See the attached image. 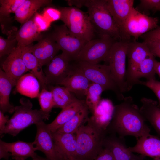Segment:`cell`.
<instances>
[{"mask_svg":"<svg viewBox=\"0 0 160 160\" xmlns=\"http://www.w3.org/2000/svg\"><path fill=\"white\" fill-rule=\"evenodd\" d=\"M145 121L132 97L128 96L115 106L113 118L107 130L121 137L131 136L137 139L150 134L151 129Z\"/></svg>","mask_w":160,"mask_h":160,"instance_id":"cell-1","label":"cell"},{"mask_svg":"<svg viewBox=\"0 0 160 160\" xmlns=\"http://www.w3.org/2000/svg\"><path fill=\"white\" fill-rule=\"evenodd\" d=\"M107 132V130L95 126L89 118L75 133L77 149L75 156L83 160H95L103 148Z\"/></svg>","mask_w":160,"mask_h":160,"instance_id":"cell-2","label":"cell"},{"mask_svg":"<svg viewBox=\"0 0 160 160\" xmlns=\"http://www.w3.org/2000/svg\"><path fill=\"white\" fill-rule=\"evenodd\" d=\"M85 6L95 32L100 36H109L122 39L121 34L108 9L107 0H86Z\"/></svg>","mask_w":160,"mask_h":160,"instance_id":"cell-3","label":"cell"},{"mask_svg":"<svg viewBox=\"0 0 160 160\" xmlns=\"http://www.w3.org/2000/svg\"><path fill=\"white\" fill-rule=\"evenodd\" d=\"M20 105L15 107L14 113L7 122L4 131L0 134H8L16 136L20 132L29 126L48 119L50 115L41 109H32L30 101L24 98L20 100Z\"/></svg>","mask_w":160,"mask_h":160,"instance_id":"cell-4","label":"cell"},{"mask_svg":"<svg viewBox=\"0 0 160 160\" xmlns=\"http://www.w3.org/2000/svg\"><path fill=\"white\" fill-rule=\"evenodd\" d=\"M59 9L60 20L73 35L87 42L93 39L95 32L87 12L73 6Z\"/></svg>","mask_w":160,"mask_h":160,"instance_id":"cell-5","label":"cell"},{"mask_svg":"<svg viewBox=\"0 0 160 160\" xmlns=\"http://www.w3.org/2000/svg\"><path fill=\"white\" fill-rule=\"evenodd\" d=\"M75 68L82 73L91 82L100 85L105 90H111L118 100L122 101L124 97L112 77L108 65L92 64L81 61H76Z\"/></svg>","mask_w":160,"mask_h":160,"instance_id":"cell-6","label":"cell"},{"mask_svg":"<svg viewBox=\"0 0 160 160\" xmlns=\"http://www.w3.org/2000/svg\"><path fill=\"white\" fill-rule=\"evenodd\" d=\"M129 40L116 41L113 44L106 61L112 78L121 92H128L126 81V59Z\"/></svg>","mask_w":160,"mask_h":160,"instance_id":"cell-7","label":"cell"},{"mask_svg":"<svg viewBox=\"0 0 160 160\" xmlns=\"http://www.w3.org/2000/svg\"><path fill=\"white\" fill-rule=\"evenodd\" d=\"M116 40L107 35L92 39L85 44L76 61H81L92 64L106 62L111 48Z\"/></svg>","mask_w":160,"mask_h":160,"instance_id":"cell-8","label":"cell"},{"mask_svg":"<svg viewBox=\"0 0 160 160\" xmlns=\"http://www.w3.org/2000/svg\"><path fill=\"white\" fill-rule=\"evenodd\" d=\"M158 19L142 13L133 8L125 22L123 34L124 40L131 36L136 41L142 35L156 28Z\"/></svg>","mask_w":160,"mask_h":160,"instance_id":"cell-9","label":"cell"},{"mask_svg":"<svg viewBox=\"0 0 160 160\" xmlns=\"http://www.w3.org/2000/svg\"><path fill=\"white\" fill-rule=\"evenodd\" d=\"M51 34L62 53L70 61L75 60L87 42L73 35L64 24L54 25Z\"/></svg>","mask_w":160,"mask_h":160,"instance_id":"cell-10","label":"cell"},{"mask_svg":"<svg viewBox=\"0 0 160 160\" xmlns=\"http://www.w3.org/2000/svg\"><path fill=\"white\" fill-rule=\"evenodd\" d=\"M152 55L146 42L130 41L127 51L128 64L126 74V81L128 91L134 85L135 72L140 64L147 57Z\"/></svg>","mask_w":160,"mask_h":160,"instance_id":"cell-11","label":"cell"},{"mask_svg":"<svg viewBox=\"0 0 160 160\" xmlns=\"http://www.w3.org/2000/svg\"><path fill=\"white\" fill-rule=\"evenodd\" d=\"M63 53L56 55L47 65L44 73L47 85H59L72 73L73 65Z\"/></svg>","mask_w":160,"mask_h":160,"instance_id":"cell-12","label":"cell"},{"mask_svg":"<svg viewBox=\"0 0 160 160\" xmlns=\"http://www.w3.org/2000/svg\"><path fill=\"white\" fill-rule=\"evenodd\" d=\"M28 47L42 67L48 65L60 50L51 33L43 35L37 44Z\"/></svg>","mask_w":160,"mask_h":160,"instance_id":"cell-13","label":"cell"},{"mask_svg":"<svg viewBox=\"0 0 160 160\" xmlns=\"http://www.w3.org/2000/svg\"><path fill=\"white\" fill-rule=\"evenodd\" d=\"M36 133L33 142L36 151L43 153L49 160H60L55 148L52 132L44 121L35 124Z\"/></svg>","mask_w":160,"mask_h":160,"instance_id":"cell-14","label":"cell"},{"mask_svg":"<svg viewBox=\"0 0 160 160\" xmlns=\"http://www.w3.org/2000/svg\"><path fill=\"white\" fill-rule=\"evenodd\" d=\"M103 148L111 151L115 160H143L145 156L141 155H135L130 152L126 145L124 138L117 137L113 133L109 136L106 135Z\"/></svg>","mask_w":160,"mask_h":160,"instance_id":"cell-15","label":"cell"},{"mask_svg":"<svg viewBox=\"0 0 160 160\" xmlns=\"http://www.w3.org/2000/svg\"><path fill=\"white\" fill-rule=\"evenodd\" d=\"M2 70L15 86L17 81L29 71L23 59L21 47H17L6 58L2 65Z\"/></svg>","mask_w":160,"mask_h":160,"instance_id":"cell-16","label":"cell"},{"mask_svg":"<svg viewBox=\"0 0 160 160\" xmlns=\"http://www.w3.org/2000/svg\"><path fill=\"white\" fill-rule=\"evenodd\" d=\"M56 151L60 160L75 156L77 149L75 133L52 132Z\"/></svg>","mask_w":160,"mask_h":160,"instance_id":"cell-17","label":"cell"},{"mask_svg":"<svg viewBox=\"0 0 160 160\" xmlns=\"http://www.w3.org/2000/svg\"><path fill=\"white\" fill-rule=\"evenodd\" d=\"M109 10L124 40L123 31L126 20L134 7L133 0H107Z\"/></svg>","mask_w":160,"mask_h":160,"instance_id":"cell-18","label":"cell"},{"mask_svg":"<svg viewBox=\"0 0 160 160\" xmlns=\"http://www.w3.org/2000/svg\"><path fill=\"white\" fill-rule=\"evenodd\" d=\"M137 140L134 146L128 148L130 152L160 160V138L150 134Z\"/></svg>","mask_w":160,"mask_h":160,"instance_id":"cell-19","label":"cell"},{"mask_svg":"<svg viewBox=\"0 0 160 160\" xmlns=\"http://www.w3.org/2000/svg\"><path fill=\"white\" fill-rule=\"evenodd\" d=\"M114 107L110 100L101 99L89 120L99 128L107 130L113 118Z\"/></svg>","mask_w":160,"mask_h":160,"instance_id":"cell-20","label":"cell"},{"mask_svg":"<svg viewBox=\"0 0 160 160\" xmlns=\"http://www.w3.org/2000/svg\"><path fill=\"white\" fill-rule=\"evenodd\" d=\"M73 65L71 73L59 84L64 86L79 98L85 96L91 82Z\"/></svg>","mask_w":160,"mask_h":160,"instance_id":"cell-21","label":"cell"},{"mask_svg":"<svg viewBox=\"0 0 160 160\" xmlns=\"http://www.w3.org/2000/svg\"><path fill=\"white\" fill-rule=\"evenodd\" d=\"M0 146L10 153L12 159L15 160H25L29 157L34 159L37 155L33 142H27L17 141L7 143L0 140Z\"/></svg>","mask_w":160,"mask_h":160,"instance_id":"cell-22","label":"cell"},{"mask_svg":"<svg viewBox=\"0 0 160 160\" xmlns=\"http://www.w3.org/2000/svg\"><path fill=\"white\" fill-rule=\"evenodd\" d=\"M86 105L85 100L76 98L70 105L62 109L55 119L50 123L47 124L51 132L53 133L70 120Z\"/></svg>","mask_w":160,"mask_h":160,"instance_id":"cell-23","label":"cell"},{"mask_svg":"<svg viewBox=\"0 0 160 160\" xmlns=\"http://www.w3.org/2000/svg\"><path fill=\"white\" fill-rule=\"evenodd\" d=\"M140 111L145 120L151 124L160 137V107L158 102L152 99L143 97Z\"/></svg>","mask_w":160,"mask_h":160,"instance_id":"cell-24","label":"cell"},{"mask_svg":"<svg viewBox=\"0 0 160 160\" xmlns=\"http://www.w3.org/2000/svg\"><path fill=\"white\" fill-rule=\"evenodd\" d=\"M43 34L38 32L33 20V15L23 24L16 33L15 37L18 45L25 47L34 41H39Z\"/></svg>","mask_w":160,"mask_h":160,"instance_id":"cell-25","label":"cell"},{"mask_svg":"<svg viewBox=\"0 0 160 160\" xmlns=\"http://www.w3.org/2000/svg\"><path fill=\"white\" fill-rule=\"evenodd\" d=\"M21 47L22 57L27 68L38 79L42 89H47L44 74L38 60L28 46Z\"/></svg>","mask_w":160,"mask_h":160,"instance_id":"cell-26","label":"cell"},{"mask_svg":"<svg viewBox=\"0 0 160 160\" xmlns=\"http://www.w3.org/2000/svg\"><path fill=\"white\" fill-rule=\"evenodd\" d=\"M15 90L18 92L31 98L38 97L41 87L37 78L28 73L22 76L17 81Z\"/></svg>","mask_w":160,"mask_h":160,"instance_id":"cell-27","label":"cell"},{"mask_svg":"<svg viewBox=\"0 0 160 160\" xmlns=\"http://www.w3.org/2000/svg\"><path fill=\"white\" fill-rule=\"evenodd\" d=\"M52 1L49 0H25L15 13V19L22 25L40 7L50 4Z\"/></svg>","mask_w":160,"mask_h":160,"instance_id":"cell-28","label":"cell"},{"mask_svg":"<svg viewBox=\"0 0 160 160\" xmlns=\"http://www.w3.org/2000/svg\"><path fill=\"white\" fill-rule=\"evenodd\" d=\"M15 86L2 69H0V109L3 113H12L15 107L9 102L12 88Z\"/></svg>","mask_w":160,"mask_h":160,"instance_id":"cell-29","label":"cell"},{"mask_svg":"<svg viewBox=\"0 0 160 160\" xmlns=\"http://www.w3.org/2000/svg\"><path fill=\"white\" fill-rule=\"evenodd\" d=\"M156 60L152 54L148 56L140 64L135 73L134 78V85L140 84L142 78H145L149 80L155 79V64Z\"/></svg>","mask_w":160,"mask_h":160,"instance_id":"cell-30","label":"cell"},{"mask_svg":"<svg viewBox=\"0 0 160 160\" xmlns=\"http://www.w3.org/2000/svg\"><path fill=\"white\" fill-rule=\"evenodd\" d=\"M52 87L50 91L53 95L54 108L63 109L70 105L77 98L64 86Z\"/></svg>","mask_w":160,"mask_h":160,"instance_id":"cell-31","label":"cell"},{"mask_svg":"<svg viewBox=\"0 0 160 160\" xmlns=\"http://www.w3.org/2000/svg\"><path fill=\"white\" fill-rule=\"evenodd\" d=\"M89 110L86 105L70 120L56 132L61 133H75L78 129L89 119Z\"/></svg>","mask_w":160,"mask_h":160,"instance_id":"cell-32","label":"cell"},{"mask_svg":"<svg viewBox=\"0 0 160 160\" xmlns=\"http://www.w3.org/2000/svg\"><path fill=\"white\" fill-rule=\"evenodd\" d=\"M103 91L100 85L92 82L90 83L86 95L85 101L86 106L92 113L101 100V95Z\"/></svg>","mask_w":160,"mask_h":160,"instance_id":"cell-33","label":"cell"},{"mask_svg":"<svg viewBox=\"0 0 160 160\" xmlns=\"http://www.w3.org/2000/svg\"><path fill=\"white\" fill-rule=\"evenodd\" d=\"M25 0H0V19H8L12 13H15Z\"/></svg>","mask_w":160,"mask_h":160,"instance_id":"cell-34","label":"cell"},{"mask_svg":"<svg viewBox=\"0 0 160 160\" xmlns=\"http://www.w3.org/2000/svg\"><path fill=\"white\" fill-rule=\"evenodd\" d=\"M41 109L45 113L50 115L54 103L51 92L44 88L42 89L38 97Z\"/></svg>","mask_w":160,"mask_h":160,"instance_id":"cell-35","label":"cell"},{"mask_svg":"<svg viewBox=\"0 0 160 160\" xmlns=\"http://www.w3.org/2000/svg\"><path fill=\"white\" fill-rule=\"evenodd\" d=\"M15 37L6 39L0 36V57L9 55L18 46Z\"/></svg>","mask_w":160,"mask_h":160,"instance_id":"cell-36","label":"cell"},{"mask_svg":"<svg viewBox=\"0 0 160 160\" xmlns=\"http://www.w3.org/2000/svg\"><path fill=\"white\" fill-rule=\"evenodd\" d=\"M160 6V0H140L135 9L145 14V12L150 10L158 11Z\"/></svg>","mask_w":160,"mask_h":160,"instance_id":"cell-37","label":"cell"},{"mask_svg":"<svg viewBox=\"0 0 160 160\" xmlns=\"http://www.w3.org/2000/svg\"><path fill=\"white\" fill-rule=\"evenodd\" d=\"M42 15L47 20L52 23L60 19L62 13L59 9L51 7L45 8Z\"/></svg>","mask_w":160,"mask_h":160,"instance_id":"cell-38","label":"cell"},{"mask_svg":"<svg viewBox=\"0 0 160 160\" xmlns=\"http://www.w3.org/2000/svg\"><path fill=\"white\" fill-rule=\"evenodd\" d=\"M33 20L38 31L40 33L48 29L51 25V23L47 20L42 14L37 12L33 15Z\"/></svg>","mask_w":160,"mask_h":160,"instance_id":"cell-39","label":"cell"},{"mask_svg":"<svg viewBox=\"0 0 160 160\" xmlns=\"http://www.w3.org/2000/svg\"><path fill=\"white\" fill-rule=\"evenodd\" d=\"M140 84L148 88L154 93L158 100V106L160 107V81L156 79L140 81Z\"/></svg>","mask_w":160,"mask_h":160,"instance_id":"cell-40","label":"cell"},{"mask_svg":"<svg viewBox=\"0 0 160 160\" xmlns=\"http://www.w3.org/2000/svg\"><path fill=\"white\" fill-rule=\"evenodd\" d=\"M148 47L151 53L160 58V40H153L143 41Z\"/></svg>","mask_w":160,"mask_h":160,"instance_id":"cell-41","label":"cell"},{"mask_svg":"<svg viewBox=\"0 0 160 160\" xmlns=\"http://www.w3.org/2000/svg\"><path fill=\"white\" fill-rule=\"evenodd\" d=\"M144 41L153 40H160V25L155 29L142 35L140 36Z\"/></svg>","mask_w":160,"mask_h":160,"instance_id":"cell-42","label":"cell"},{"mask_svg":"<svg viewBox=\"0 0 160 160\" xmlns=\"http://www.w3.org/2000/svg\"><path fill=\"white\" fill-rule=\"evenodd\" d=\"M95 160H115L111 151L103 148Z\"/></svg>","mask_w":160,"mask_h":160,"instance_id":"cell-43","label":"cell"},{"mask_svg":"<svg viewBox=\"0 0 160 160\" xmlns=\"http://www.w3.org/2000/svg\"><path fill=\"white\" fill-rule=\"evenodd\" d=\"M9 119L7 116H5L4 113L0 111V134L4 130Z\"/></svg>","mask_w":160,"mask_h":160,"instance_id":"cell-44","label":"cell"},{"mask_svg":"<svg viewBox=\"0 0 160 160\" xmlns=\"http://www.w3.org/2000/svg\"><path fill=\"white\" fill-rule=\"evenodd\" d=\"M86 0H68L67 2L70 6H74L75 7L80 8L83 6H85Z\"/></svg>","mask_w":160,"mask_h":160,"instance_id":"cell-45","label":"cell"},{"mask_svg":"<svg viewBox=\"0 0 160 160\" xmlns=\"http://www.w3.org/2000/svg\"><path fill=\"white\" fill-rule=\"evenodd\" d=\"M11 156L10 153L8 152L2 147L0 146V159L4 158L8 160Z\"/></svg>","mask_w":160,"mask_h":160,"instance_id":"cell-46","label":"cell"},{"mask_svg":"<svg viewBox=\"0 0 160 160\" xmlns=\"http://www.w3.org/2000/svg\"><path fill=\"white\" fill-rule=\"evenodd\" d=\"M155 68L156 73H157L160 77V62H158L156 60Z\"/></svg>","mask_w":160,"mask_h":160,"instance_id":"cell-47","label":"cell"},{"mask_svg":"<svg viewBox=\"0 0 160 160\" xmlns=\"http://www.w3.org/2000/svg\"><path fill=\"white\" fill-rule=\"evenodd\" d=\"M62 160H83L75 156H72Z\"/></svg>","mask_w":160,"mask_h":160,"instance_id":"cell-48","label":"cell"},{"mask_svg":"<svg viewBox=\"0 0 160 160\" xmlns=\"http://www.w3.org/2000/svg\"><path fill=\"white\" fill-rule=\"evenodd\" d=\"M38 157L39 158V160H49L47 158H44L38 155Z\"/></svg>","mask_w":160,"mask_h":160,"instance_id":"cell-49","label":"cell"},{"mask_svg":"<svg viewBox=\"0 0 160 160\" xmlns=\"http://www.w3.org/2000/svg\"><path fill=\"white\" fill-rule=\"evenodd\" d=\"M32 160H39V158L38 157V155L37 157L34 159H33Z\"/></svg>","mask_w":160,"mask_h":160,"instance_id":"cell-50","label":"cell"},{"mask_svg":"<svg viewBox=\"0 0 160 160\" xmlns=\"http://www.w3.org/2000/svg\"><path fill=\"white\" fill-rule=\"evenodd\" d=\"M158 11H160V6L159 8V9H158Z\"/></svg>","mask_w":160,"mask_h":160,"instance_id":"cell-51","label":"cell"},{"mask_svg":"<svg viewBox=\"0 0 160 160\" xmlns=\"http://www.w3.org/2000/svg\"><path fill=\"white\" fill-rule=\"evenodd\" d=\"M153 160H156V159H153Z\"/></svg>","mask_w":160,"mask_h":160,"instance_id":"cell-52","label":"cell"}]
</instances>
